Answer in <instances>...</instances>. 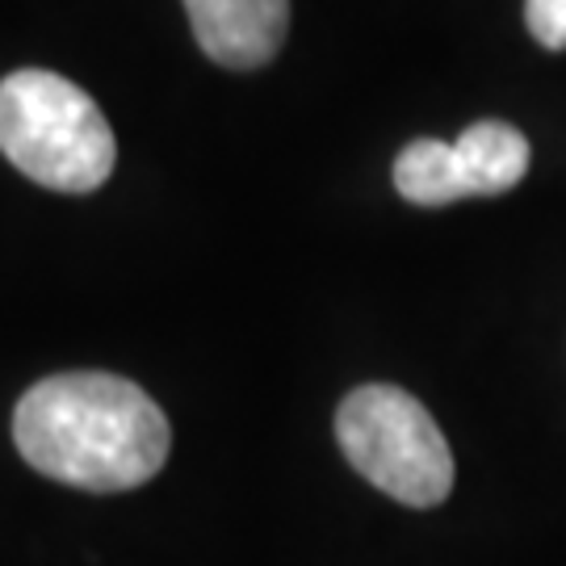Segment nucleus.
<instances>
[{
	"label": "nucleus",
	"instance_id": "obj_4",
	"mask_svg": "<svg viewBox=\"0 0 566 566\" xmlns=\"http://www.w3.org/2000/svg\"><path fill=\"white\" fill-rule=\"evenodd\" d=\"M185 13L198 46L231 72L273 63L290 34V0H185Z\"/></svg>",
	"mask_w": 566,
	"mask_h": 566
},
{
	"label": "nucleus",
	"instance_id": "obj_7",
	"mask_svg": "<svg viewBox=\"0 0 566 566\" xmlns=\"http://www.w3.org/2000/svg\"><path fill=\"white\" fill-rule=\"evenodd\" d=\"M525 25L546 51H566V0H525Z\"/></svg>",
	"mask_w": 566,
	"mask_h": 566
},
{
	"label": "nucleus",
	"instance_id": "obj_3",
	"mask_svg": "<svg viewBox=\"0 0 566 566\" xmlns=\"http://www.w3.org/2000/svg\"><path fill=\"white\" fill-rule=\"evenodd\" d=\"M336 441L361 479L407 507H437L453 491L446 432L399 386H357L336 411Z\"/></svg>",
	"mask_w": 566,
	"mask_h": 566
},
{
	"label": "nucleus",
	"instance_id": "obj_2",
	"mask_svg": "<svg viewBox=\"0 0 566 566\" xmlns=\"http://www.w3.org/2000/svg\"><path fill=\"white\" fill-rule=\"evenodd\" d=\"M0 151L18 172L55 193H93L118 164V143L81 84L42 67L0 81Z\"/></svg>",
	"mask_w": 566,
	"mask_h": 566
},
{
	"label": "nucleus",
	"instance_id": "obj_5",
	"mask_svg": "<svg viewBox=\"0 0 566 566\" xmlns=\"http://www.w3.org/2000/svg\"><path fill=\"white\" fill-rule=\"evenodd\" d=\"M462 198H495L528 172V139L507 122H474L453 143Z\"/></svg>",
	"mask_w": 566,
	"mask_h": 566
},
{
	"label": "nucleus",
	"instance_id": "obj_1",
	"mask_svg": "<svg viewBox=\"0 0 566 566\" xmlns=\"http://www.w3.org/2000/svg\"><path fill=\"white\" fill-rule=\"evenodd\" d=\"M13 441L46 479L114 495L160 474L172 428L160 403L130 378L76 369L42 378L21 395Z\"/></svg>",
	"mask_w": 566,
	"mask_h": 566
},
{
	"label": "nucleus",
	"instance_id": "obj_6",
	"mask_svg": "<svg viewBox=\"0 0 566 566\" xmlns=\"http://www.w3.org/2000/svg\"><path fill=\"white\" fill-rule=\"evenodd\" d=\"M395 189L416 206L462 202V185L453 168V143L411 139L395 160Z\"/></svg>",
	"mask_w": 566,
	"mask_h": 566
}]
</instances>
